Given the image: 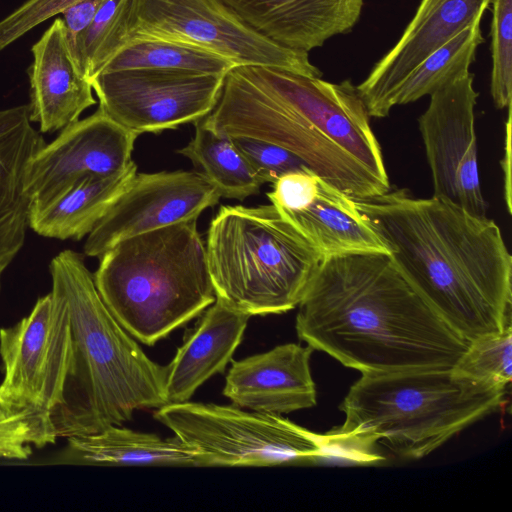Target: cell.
I'll use <instances>...</instances> for the list:
<instances>
[{
    "instance_id": "obj_4",
    "label": "cell",
    "mask_w": 512,
    "mask_h": 512,
    "mask_svg": "<svg viewBox=\"0 0 512 512\" xmlns=\"http://www.w3.org/2000/svg\"><path fill=\"white\" fill-rule=\"evenodd\" d=\"M49 270L68 308L73 345L63 400L51 414L58 437L96 433L167 404L165 366L152 361L108 310L82 255L64 250Z\"/></svg>"
},
{
    "instance_id": "obj_25",
    "label": "cell",
    "mask_w": 512,
    "mask_h": 512,
    "mask_svg": "<svg viewBox=\"0 0 512 512\" xmlns=\"http://www.w3.org/2000/svg\"><path fill=\"white\" fill-rule=\"evenodd\" d=\"M481 19H477L421 62L398 89L394 106L431 95L445 84L468 73L477 47L484 40Z\"/></svg>"
},
{
    "instance_id": "obj_28",
    "label": "cell",
    "mask_w": 512,
    "mask_h": 512,
    "mask_svg": "<svg viewBox=\"0 0 512 512\" xmlns=\"http://www.w3.org/2000/svg\"><path fill=\"white\" fill-rule=\"evenodd\" d=\"M126 2L103 0L83 37L77 66L89 81L122 45L121 27Z\"/></svg>"
},
{
    "instance_id": "obj_21",
    "label": "cell",
    "mask_w": 512,
    "mask_h": 512,
    "mask_svg": "<svg viewBox=\"0 0 512 512\" xmlns=\"http://www.w3.org/2000/svg\"><path fill=\"white\" fill-rule=\"evenodd\" d=\"M68 439L70 461L106 466L209 467L207 456L178 437L161 438L111 425L86 435Z\"/></svg>"
},
{
    "instance_id": "obj_6",
    "label": "cell",
    "mask_w": 512,
    "mask_h": 512,
    "mask_svg": "<svg viewBox=\"0 0 512 512\" xmlns=\"http://www.w3.org/2000/svg\"><path fill=\"white\" fill-rule=\"evenodd\" d=\"M506 388L453 369L362 374L339 409L345 431L374 437L396 454L419 459L463 429L498 411Z\"/></svg>"
},
{
    "instance_id": "obj_29",
    "label": "cell",
    "mask_w": 512,
    "mask_h": 512,
    "mask_svg": "<svg viewBox=\"0 0 512 512\" xmlns=\"http://www.w3.org/2000/svg\"><path fill=\"white\" fill-rule=\"evenodd\" d=\"M490 92L497 109L511 106L512 0H492Z\"/></svg>"
},
{
    "instance_id": "obj_8",
    "label": "cell",
    "mask_w": 512,
    "mask_h": 512,
    "mask_svg": "<svg viewBox=\"0 0 512 512\" xmlns=\"http://www.w3.org/2000/svg\"><path fill=\"white\" fill-rule=\"evenodd\" d=\"M154 418L207 456L209 467L319 463L314 433L281 415L235 405L185 401L165 404Z\"/></svg>"
},
{
    "instance_id": "obj_33",
    "label": "cell",
    "mask_w": 512,
    "mask_h": 512,
    "mask_svg": "<svg viewBox=\"0 0 512 512\" xmlns=\"http://www.w3.org/2000/svg\"><path fill=\"white\" fill-rule=\"evenodd\" d=\"M320 179L308 169L290 172L273 183V190L267 196L281 211L299 210L315 196Z\"/></svg>"
},
{
    "instance_id": "obj_11",
    "label": "cell",
    "mask_w": 512,
    "mask_h": 512,
    "mask_svg": "<svg viewBox=\"0 0 512 512\" xmlns=\"http://www.w3.org/2000/svg\"><path fill=\"white\" fill-rule=\"evenodd\" d=\"M70 317L59 291L35 303L17 324L0 329V395L50 415L61 405L72 364Z\"/></svg>"
},
{
    "instance_id": "obj_14",
    "label": "cell",
    "mask_w": 512,
    "mask_h": 512,
    "mask_svg": "<svg viewBox=\"0 0 512 512\" xmlns=\"http://www.w3.org/2000/svg\"><path fill=\"white\" fill-rule=\"evenodd\" d=\"M220 198L199 172L136 173L88 234L84 252L100 257L124 238L197 219Z\"/></svg>"
},
{
    "instance_id": "obj_10",
    "label": "cell",
    "mask_w": 512,
    "mask_h": 512,
    "mask_svg": "<svg viewBox=\"0 0 512 512\" xmlns=\"http://www.w3.org/2000/svg\"><path fill=\"white\" fill-rule=\"evenodd\" d=\"M225 75L132 69L100 72L90 82L98 108L139 136L175 129L207 116L218 102Z\"/></svg>"
},
{
    "instance_id": "obj_31",
    "label": "cell",
    "mask_w": 512,
    "mask_h": 512,
    "mask_svg": "<svg viewBox=\"0 0 512 512\" xmlns=\"http://www.w3.org/2000/svg\"><path fill=\"white\" fill-rule=\"evenodd\" d=\"M231 138L262 184H273L284 174L308 169L299 157L280 146L250 138Z\"/></svg>"
},
{
    "instance_id": "obj_17",
    "label": "cell",
    "mask_w": 512,
    "mask_h": 512,
    "mask_svg": "<svg viewBox=\"0 0 512 512\" xmlns=\"http://www.w3.org/2000/svg\"><path fill=\"white\" fill-rule=\"evenodd\" d=\"M250 28L272 42L309 52L349 32L363 0H220Z\"/></svg>"
},
{
    "instance_id": "obj_30",
    "label": "cell",
    "mask_w": 512,
    "mask_h": 512,
    "mask_svg": "<svg viewBox=\"0 0 512 512\" xmlns=\"http://www.w3.org/2000/svg\"><path fill=\"white\" fill-rule=\"evenodd\" d=\"M321 462L369 465L382 461L374 437L360 431H345L339 427L324 434L314 433Z\"/></svg>"
},
{
    "instance_id": "obj_24",
    "label": "cell",
    "mask_w": 512,
    "mask_h": 512,
    "mask_svg": "<svg viewBox=\"0 0 512 512\" xmlns=\"http://www.w3.org/2000/svg\"><path fill=\"white\" fill-rule=\"evenodd\" d=\"M234 66L229 59L195 45L139 36L127 40L100 72L160 69L225 75Z\"/></svg>"
},
{
    "instance_id": "obj_26",
    "label": "cell",
    "mask_w": 512,
    "mask_h": 512,
    "mask_svg": "<svg viewBox=\"0 0 512 512\" xmlns=\"http://www.w3.org/2000/svg\"><path fill=\"white\" fill-rule=\"evenodd\" d=\"M57 438L49 412L0 395V459H28Z\"/></svg>"
},
{
    "instance_id": "obj_27",
    "label": "cell",
    "mask_w": 512,
    "mask_h": 512,
    "mask_svg": "<svg viewBox=\"0 0 512 512\" xmlns=\"http://www.w3.org/2000/svg\"><path fill=\"white\" fill-rule=\"evenodd\" d=\"M453 370L464 377L506 388L512 379V326L470 341Z\"/></svg>"
},
{
    "instance_id": "obj_9",
    "label": "cell",
    "mask_w": 512,
    "mask_h": 512,
    "mask_svg": "<svg viewBox=\"0 0 512 512\" xmlns=\"http://www.w3.org/2000/svg\"><path fill=\"white\" fill-rule=\"evenodd\" d=\"M121 34V47L134 37H158L209 50L235 66H275L313 77L322 75L307 52L272 42L220 0H127Z\"/></svg>"
},
{
    "instance_id": "obj_13",
    "label": "cell",
    "mask_w": 512,
    "mask_h": 512,
    "mask_svg": "<svg viewBox=\"0 0 512 512\" xmlns=\"http://www.w3.org/2000/svg\"><path fill=\"white\" fill-rule=\"evenodd\" d=\"M137 137L99 108L63 128L27 164L24 186L29 212L40 209L85 177H106L124 170L133 161Z\"/></svg>"
},
{
    "instance_id": "obj_5",
    "label": "cell",
    "mask_w": 512,
    "mask_h": 512,
    "mask_svg": "<svg viewBox=\"0 0 512 512\" xmlns=\"http://www.w3.org/2000/svg\"><path fill=\"white\" fill-rule=\"evenodd\" d=\"M94 282L117 322L153 346L215 300L197 219L118 241L100 257Z\"/></svg>"
},
{
    "instance_id": "obj_18",
    "label": "cell",
    "mask_w": 512,
    "mask_h": 512,
    "mask_svg": "<svg viewBox=\"0 0 512 512\" xmlns=\"http://www.w3.org/2000/svg\"><path fill=\"white\" fill-rule=\"evenodd\" d=\"M29 70L31 122L51 133L79 120L96 103L91 82L77 67L61 18H56L32 46Z\"/></svg>"
},
{
    "instance_id": "obj_1",
    "label": "cell",
    "mask_w": 512,
    "mask_h": 512,
    "mask_svg": "<svg viewBox=\"0 0 512 512\" xmlns=\"http://www.w3.org/2000/svg\"><path fill=\"white\" fill-rule=\"evenodd\" d=\"M199 121L219 134L290 151L354 200L391 188L370 116L349 80L336 84L281 67L234 66L217 104Z\"/></svg>"
},
{
    "instance_id": "obj_16",
    "label": "cell",
    "mask_w": 512,
    "mask_h": 512,
    "mask_svg": "<svg viewBox=\"0 0 512 512\" xmlns=\"http://www.w3.org/2000/svg\"><path fill=\"white\" fill-rule=\"evenodd\" d=\"M313 348L287 343L234 361L226 375L223 395L250 411L282 415L316 405L310 370Z\"/></svg>"
},
{
    "instance_id": "obj_34",
    "label": "cell",
    "mask_w": 512,
    "mask_h": 512,
    "mask_svg": "<svg viewBox=\"0 0 512 512\" xmlns=\"http://www.w3.org/2000/svg\"><path fill=\"white\" fill-rule=\"evenodd\" d=\"M102 2L103 0H79L61 13L68 45L76 65L83 37Z\"/></svg>"
},
{
    "instance_id": "obj_7",
    "label": "cell",
    "mask_w": 512,
    "mask_h": 512,
    "mask_svg": "<svg viewBox=\"0 0 512 512\" xmlns=\"http://www.w3.org/2000/svg\"><path fill=\"white\" fill-rule=\"evenodd\" d=\"M205 246L216 299L250 316L297 307L322 260L273 204L220 207Z\"/></svg>"
},
{
    "instance_id": "obj_32",
    "label": "cell",
    "mask_w": 512,
    "mask_h": 512,
    "mask_svg": "<svg viewBox=\"0 0 512 512\" xmlns=\"http://www.w3.org/2000/svg\"><path fill=\"white\" fill-rule=\"evenodd\" d=\"M79 0H28L0 21V51Z\"/></svg>"
},
{
    "instance_id": "obj_15",
    "label": "cell",
    "mask_w": 512,
    "mask_h": 512,
    "mask_svg": "<svg viewBox=\"0 0 512 512\" xmlns=\"http://www.w3.org/2000/svg\"><path fill=\"white\" fill-rule=\"evenodd\" d=\"M492 0H422L395 46L356 89L370 117H387L412 71L462 30L482 18Z\"/></svg>"
},
{
    "instance_id": "obj_2",
    "label": "cell",
    "mask_w": 512,
    "mask_h": 512,
    "mask_svg": "<svg viewBox=\"0 0 512 512\" xmlns=\"http://www.w3.org/2000/svg\"><path fill=\"white\" fill-rule=\"evenodd\" d=\"M297 307L298 338L361 374L453 369L469 344L421 299L389 254L322 258Z\"/></svg>"
},
{
    "instance_id": "obj_3",
    "label": "cell",
    "mask_w": 512,
    "mask_h": 512,
    "mask_svg": "<svg viewBox=\"0 0 512 512\" xmlns=\"http://www.w3.org/2000/svg\"><path fill=\"white\" fill-rule=\"evenodd\" d=\"M421 299L467 341L511 325L512 256L499 226L407 189L354 200Z\"/></svg>"
},
{
    "instance_id": "obj_23",
    "label": "cell",
    "mask_w": 512,
    "mask_h": 512,
    "mask_svg": "<svg viewBox=\"0 0 512 512\" xmlns=\"http://www.w3.org/2000/svg\"><path fill=\"white\" fill-rule=\"evenodd\" d=\"M177 152L201 168L221 197L242 201L258 194L263 185L233 139L200 121L195 122L194 137Z\"/></svg>"
},
{
    "instance_id": "obj_12",
    "label": "cell",
    "mask_w": 512,
    "mask_h": 512,
    "mask_svg": "<svg viewBox=\"0 0 512 512\" xmlns=\"http://www.w3.org/2000/svg\"><path fill=\"white\" fill-rule=\"evenodd\" d=\"M473 79L468 72L433 92L418 124L432 175V196L485 217L474 116L478 93Z\"/></svg>"
},
{
    "instance_id": "obj_19",
    "label": "cell",
    "mask_w": 512,
    "mask_h": 512,
    "mask_svg": "<svg viewBox=\"0 0 512 512\" xmlns=\"http://www.w3.org/2000/svg\"><path fill=\"white\" fill-rule=\"evenodd\" d=\"M250 317L218 299L209 306L165 366L167 404L189 401L209 378L224 372Z\"/></svg>"
},
{
    "instance_id": "obj_20",
    "label": "cell",
    "mask_w": 512,
    "mask_h": 512,
    "mask_svg": "<svg viewBox=\"0 0 512 512\" xmlns=\"http://www.w3.org/2000/svg\"><path fill=\"white\" fill-rule=\"evenodd\" d=\"M279 211L322 258L353 253L389 254L354 199L322 179L315 196L306 206L294 211Z\"/></svg>"
},
{
    "instance_id": "obj_22",
    "label": "cell",
    "mask_w": 512,
    "mask_h": 512,
    "mask_svg": "<svg viewBox=\"0 0 512 512\" xmlns=\"http://www.w3.org/2000/svg\"><path fill=\"white\" fill-rule=\"evenodd\" d=\"M137 173L132 161L121 172L88 176L40 209L29 212V226L39 235L57 239H82L103 217Z\"/></svg>"
}]
</instances>
